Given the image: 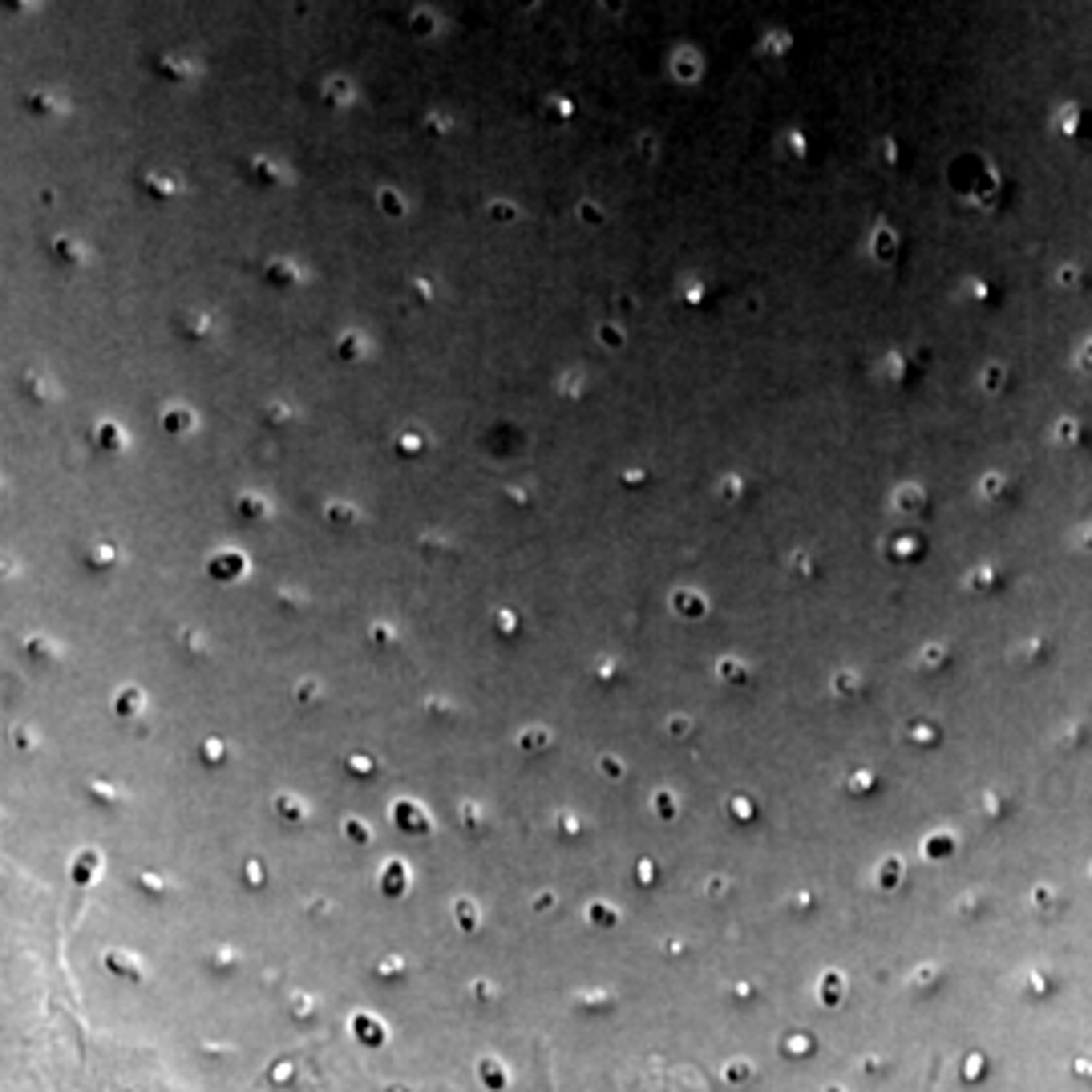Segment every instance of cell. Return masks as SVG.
<instances>
[{
    "instance_id": "6da1fadb",
    "label": "cell",
    "mask_w": 1092,
    "mask_h": 1092,
    "mask_svg": "<svg viewBox=\"0 0 1092 1092\" xmlns=\"http://www.w3.org/2000/svg\"><path fill=\"white\" fill-rule=\"evenodd\" d=\"M405 24H409V33L417 41H433L441 33V13H437V4H413Z\"/></svg>"
},
{
    "instance_id": "7a4b0ae2",
    "label": "cell",
    "mask_w": 1092,
    "mask_h": 1092,
    "mask_svg": "<svg viewBox=\"0 0 1092 1092\" xmlns=\"http://www.w3.org/2000/svg\"><path fill=\"white\" fill-rule=\"evenodd\" d=\"M372 203H377V211L385 215L388 223H405V219H409V199H405V190H397V186H377Z\"/></svg>"
},
{
    "instance_id": "3957f363",
    "label": "cell",
    "mask_w": 1092,
    "mask_h": 1092,
    "mask_svg": "<svg viewBox=\"0 0 1092 1092\" xmlns=\"http://www.w3.org/2000/svg\"><path fill=\"white\" fill-rule=\"evenodd\" d=\"M324 101H328L332 110H348V106L356 101V86H352V77H344V73L324 77Z\"/></svg>"
},
{
    "instance_id": "277c9868",
    "label": "cell",
    "mask_w": 1092,
    "mask_h": 1092,
    "mask_svg": "<svg viewBox=\"0 0 1092 1092\" xmlns=\"http://www.w3.org/2000/svg\"><path fill=\"white\" fill-rule=\"evenodd\" d=\"M700 53L696 49H676V57H672V77L680 81V86H692L696 77H700Z\"/></svg>"
},
{
    "instance_id": "5b68a950",
    "label": "cell",
    "mask_w": 1092,
    "mask_h": 1092,
    "mask_svg": "<svg viewBox=\"0 0 1092 1092\" xmlns=\"http://www.w3.org/2000/svg\"><path fill=\"white\" fill-rule=\"evenodd\" d=\"M538 114H543L546 126H567L570 117H575V101H570L567 93H550V97L543 101V110H538Z\"/></svg>"
},
{
    "instance_id": "8992f818",
    "label": "cell",
    "mask_w": 1092,
    "mask_h": 1092,
    "mask_svg": "<svg viewBox=\"0 0 1092 1092\" xmlns=\"http://www.w3.org/2000/svg\"><path fill=\"white\" fill-rule=\"evenodd\" d=\"M159 73L166 77V81H195V77L203 73V65H199V61H190V57H162V61H159Z\"/></svg>"
},
{
    "instance_id": "52a82bcc",
    "label": "cell",
    "mask_w": 1092,
    "mask_h": 1092,
    "mask_svg": "<svg viewBox=\"0 0 1092 1092\" xmlns=\"http://www.w3.org/2000/svg\"><path fill=\"white\" fill-rule=\"evenodd\" d=\"M142 186H146L154 199H179L182 195V179L162 174V170H146V174H142Z\"/></svg>"
},
{
    "instance_id": "ba28073f",
    "label": "cell",
    "mask_w": 1092,
    "mask_h": 1092,
    "mask_svg": "<svg viewBox=\"0 0 1092 1092\" xmlns=\"http://www.w3.org/2000/svg\"><path fill=\"white\" fill-rule=\"evenodd\" d=\"M251 179L259 182V186H279V182H288L292 174L275 159H263V154H259V159H251Z\"/></svg>"
},
{
    "instance_id": "9c48e42d",
    "label": "cell",
    "mask_w": 1092,
    "mask_h": 1092,
    "mask_svg": "<svg viewBox=\"0 0 1092 1092\" xmlns=\"http://www.w3.org/2000/svg\"><path fill=\"white\" fill-rule=\"evenodd\" d=\"M486 215H490V223L510 227V223H518V219H523V206L514 203V199H490V203H486Z\"/></svg>"
},
{
    "instance_id": "30bf717a",
    "label": "cell",
    "mask_w": 1092,
    "mask_h": 1092,
    "mask_svg": "<svg viewBox=\"0 0 1092 1092\" xmlns=\"http://www.w3.org/2000/svg\"><path fill=\"white\" fill-rule=\"evenodd\" d=\"M24 110L37 117H53V114H65L69 106L57 101V97H49V93H29V97H24Z\"/></svg>"
},
{
    "instance_id": "8fae6325",
    "label": "cell",
    "mask_w": 1092,
    "mask_h": 1092,
    "mask_svg": "<svg viewBox=\"0 0 1092 1092\" xmlns=\"http://www.w3.org/2000/svg\"><path fill=\"white\" fill-rule=\"evenodd\" d=\"M575 219H579L583 227H603V223H607V211L595 203V199H579V203H575Z\"/></svg>"
},
{
    "instance_id": "7c38bea8",
    "label": "cell",
    "mask_w": 1092,
    "mask_h": 1092,
    "mask_svg": "<svg viewBox=\"0 0 1092 1092\" xmlns=\"http://www.w3.org/2000/svg\"><path fill=\"white\" fill-rule=\"evenodd\" d=\"M53 251H57L65 263H86V243H77L73 235H57V239H53Z\"/></svg>"
},
{
    "instance_id": "4fadbf2b",
    "label": "cell",
    "mask_w": 1092,
    "mask_h": 1092,
    "mask_svg": "<svg viewBox=\"0 0 1092 1092\" xmlns=\"http://www.w3.org/2000/svg\"><path fill=\"white\" fill-rule=\"evenodd\" d=\"M632 146L639 150V159H643V162H656V159H660V142H656L652 134H636V138H632Z\"/></svg>"
},
{
    "instance_id": "5bb4252c",
    "label": "cell",
    "mask_w": 1092,
    "mask_h": 1092,
    "mask_svg": "<svg viewBox=\"0 0 1092 1092\" xmlns=\"http://www.w3.org/2000/svg\"><path fill=\"white\" fill-rule=\"evenodd\" d=\"M425 130L429 134H450V114H437V110L425 114Z\"/></svg>"
},
{
    "instance_id": "9a60e30c",
    "label": "cell",
    "mask_w": 1092,
    "mask_h": 1092,
    "mask_svg": "<svg viewBox=\"0 0 1092 1092\" xmlns=\"http://www.w3.org/2000/svg\"><path fill=\"white\" fill-rule=\"evenodd\" d=\"M268 279H279V283H283V279H299V272L292 263H272V268H268Z\"/></svg>"
},
{
    "instance_id": "2e32d148",
    "label": "cell",
    "mask_w": 1092,
    "mask_h": 1092,
    "mask_svg": "<svg viewBox=\"0 0 1092 1092\" xmlns=\"http://www.w3.org/2000/svg\"><path fill=\"white\" fill-rule=\"evenodd\" d=\"M595 4H599L607 17H623V13H627V0H595Z\"/></svg>"
},
{
    "instance_id": "e0dca14e",
    "label": "cell",
    "mask_w": 1092,
    "mask_h": 1092,
    "mask_svg": "<svg viewBox=\"0 0 1092 1092\" xmlns=\"http://www.w3.org/2000/svg\"><path fill=\"white\" fill-rule=\"evenodd\" d=\"M603 341H607V344H619L623 336H619V328H611V324H607V328H603Z\"/></svg>"
},
{
    "instance_id": "ac0fdd59",
    "label": "cell",
    "mask_w": 1092,
    "mask_h": 1092,
    "mask_svg": "<svg viewBox=\"0 0 1092 1092\" xmlns=\"http://www.w3.org/2000/svg\"><path fill=\"white\" fill-rule=\"evenodd\" d=\"M514 4H518V8H523V13H534V8H538V4H543V0H514Z\"/></svg>"
},
{
    "instance_id": "d6986e66",
    "label": "cell",
    "mask_w": 1092,
    "mask_h": 1092,
    "mask_svg": "<svg viewBox=\"0 0 1092 1092\" xmlns=\"http://www.w3.org/2000/svg\"><path fill=\"white\" fill-rule=\"evenodd\" d=\"M8 4H13V8H33L37 0H8Z\"/></svg>"
}]
</instances>
